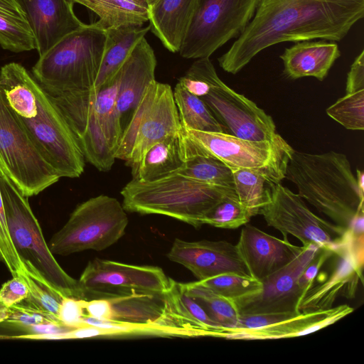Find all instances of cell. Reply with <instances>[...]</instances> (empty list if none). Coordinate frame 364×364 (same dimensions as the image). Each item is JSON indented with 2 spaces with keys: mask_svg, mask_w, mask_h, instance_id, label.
<instances>
[{
  "mask_svg": "<svg viewBox=\"0 0 364 364\" xmlns=\"http://www.w3.org/2000/svg\"><path fill=\"white\" fill-rule=\"evenodd\" d=\"M149 2V5L153 4L154 1H156V0H148Z\"/></svg>",
  "mask_w": 364,
  "mask_h": 364,
  "instance_id": "681fc988",
  "label": "cell"
},
{
  "mask_svg": "<svg viewBox=\"0 0 364 364\" xmlns=\"http://www.w3.org/2000/svg\"><path fill=\"white\" fill-rule=\"evenodd\" d=\"M183 129L193 143L232 170L252 169L272 183L284 179L287 166L294 150L279 134L270 141H254L226 133Z\"/></svg>",
  "mask_w": 364,
  "mask_h": 364,
  "instance_id": "8fae6325",
  "label": "cell"
},
{
  "mask_svg": "<svg viewBox=\"0 0 364 364\" xmlns=\"http://www.w3.org/2000/svg\"><path fill=\"white\" fill-rule=\"evenodd\" d=\"M9 316V310L1 301H0V323H4Z\"/></svg>",
  "mask_w": 364,
  "mask_h": 364,
  "instance_id": "7dc6e473",
  "label": "cell"
},
{
  "mask_svg": "<svg viewBox=\"0 0 364 364\" xmlns=\"http://www.w3.org/2000/svg\"><path fill=\"white\" fill-rule=\"evenodd\" d=\"M167 257L185 267L198 281L225 273L250 276L237 245L225 240L188 242L176 238Z\"/></svg>",
  "mask_w": 364,
  "mask_h": 364,
  "instance_id": "ac0fdd59",
  "label": "cell"
},
{
  "mask_svg": "<svg viewBox=\"0 0 364 364\" xmlns=\"http://www.w3.org/2000/svg\"><path fill=\"white\" fill-rule=\"evenodd\" d=\"M106 30L97 22L69 33L39 57L31 74L48 92L94 87L102 60Z\"/></svg>",
  "mask_w": 364,
  "mask_h": 364,
  "instance_id": "8992f818",
  "label": "cell"
},
{
  "mask_svg": "<svg viewBox=\"0 0 364 364\" xmlns=\"http://www.w3.org/2000/svg\"><path fill=\"white\" fill-rule=\"evenodd\" d=\"M173 97L183 128L202 132L225 133L200 97L186 90L177 82Z\"/></svg>",
  "mask_w": 364,
  "mask_h": 364,
  "instance_id": "1f68e13d",
  "label": "cell"
},
{
  "mask_svg": "<svg viewBox=\"0 0 364 364\" xmlns=\"http://www.w3.org/2000/svg\"><path fill=\"white\" fill-rule=\"evenodd\" d=\"M112 319L132 323L136 335L192 337L164 294H132L107 299Z\"/></svg>",
  "mask_w": 364,
  "mask_h": 364,
  "instance_id": "e0dca14e",
  "label": "cell"
},
{
  "mask_svg": "<svg viewBox=\"0 0 364 364\" xmlns=\"http://www.w3.org/2000/svg\"><path fill=\"white\" fill-rule=\"evenodd\" d=\"M327 114L347 129H364V90L346 95L326 109Z\"/></svg>",
  "mask_w": 364,
  "mask_h": 364,
  "instance_id": "8d00e7d4",
  "label": "cell"
},
{
  "mask_svg": "<svg viewBox=\"0 0 364 364\" xmlns=\"http://www.w3.org/2000/svg\"><path fill=\"white\" fill-rule=\"evenodd\" d=\"M85 311L87 316L96 319H112L111 303L107 299L85 300Z\"/></svg>",
  "mask_w": 364,
  "mask_h": 364,
  "instance_id": "bcb514c9",
  "label": "cell"
},
{
  "mask_svg": "<svg viewBox=\"0 0 364 364\" xmlns=\"http://www.w3.org/2000/svg\"><path fill=\"white\" fill-rule=\"evenodd\" d=\"M235 190L240 203L250 217L259 214L270 200L272 183L258 171L248 168L232 169Z\"/></svg>",
  "mask_w": 364,
  "mask_h": 364,
  "instance_id": "d6a6232c",
  "label": "cell"
},
{
  "mask_svg": "<svg viewBox=\"0 0 364 364\" xmlns=\"http://www.w3.org/2000/svg\"><path fill=\"white\" fill-rule=\"evenodd\" d=\"M117 92V75L100 88L47 92L65 118L85 159L101 171L112 168L123 131Z\"/></svg>",
  "mask_w": 364,
  "mask_h": 364,
  "instance_id": "277c9868",
  "label": "cell"
},
{
  "mask_svg": "<svg viewBox=\"0 0 364 364\" xmlns=\"http://www.w3.org/2000/svg\"><path fill=\"white\" fill-rule=\"evenodd\" d=\"M331 258L330 274L317 275L318 284L312 285L305 294L299 305L300 311L331 308L340 296L354 297L359 282H363V264L353 250L349 230L346 240L334 250Z\"/></svg>",
  "mask_w": 364,
  "mask_h": 364,
  "instance_id": "d6986e66",
  "label": "cell"
},
{
  "mask_svg": "<svg viewBox=\"0 0 364 364\" xmlns=\"http://www.w3.org/2000/svg\"><path fill=\"white\" fill-rule=\"evenodd\" d=\"M0 46L14 53L36 49L31 30L16 0H0Z\"/></svg>",
  "mask_w": 364,
  "mask_h": 364,
  "instance_id": "4dcf8cb0",
  "label": "cell"
},
{
  "mask_svg": "<svg viewBox=\"0 0 364 364\" xmlns=\"http://www.w3.org/2000/svg\"><path fill=\"white\" fill-rule=\"evenodd\" d=\"M0 167L27 197L59 181L0 93Z\"/></svg>",
  "mask_w": 364,
  "mask_h": 364,
  "instance_id": "7c38bea8",
  "label": "cell"
},
{
  "mask_svg": "<svg viewBox=\"0 0 364 364\" xmlns=\"http://www.w3.org/2000/svg\"><path fill=\"white\" fill-rule=\"evenodd\" d=\"M82 299H112L132 294H164L170 278L155 266H139L95 258L78 280Z\"/></svg>",
  "mask_w": 364,
  "mask_h": 364,
  "instance_id": "9a60e30c",
  "label": "cell"
},
{
  "mask_svg": "<svg viewBox=\"0 0 364 364\" xmlns=\"http://www.w3.org/2000/svg\"><path fill=\"white\" fill-rule=\"evenodd\" d=\"M259 214L268 225L284 237L294 236L303 246L316 245L335 250L348 236V230L314 214L298 193L281 183L270 184V200Z\"/></svg>",
  "mask_w": 364,
  "mask_h": 364,
  "instance_id": "5bb4252c",
  "label": "cell"
},
{
  "mask_svg": "<svg viewBox=\"0 0 364 364\" xmlns=\"http://www.w3.org/2000/svg\"><path fill=\"white\" fill-rule=\"evenodd\" d=\"M198 282L214 293L230 300L255 294L262 287L260 281L235 273L221 274Z\"/></svg>",
  "mask_w": 364,
  "mask_h": 364,
  "instance_id": "d590c367",
  "label": "cell"
},
{
  "mask_svg": "<svg viewBox=\"0 0 364 364\" xmlns=\"http://www.w3.org/2000/svg\"><path fill=\"white\" fill-rule=\"evenodd\" d=\"M0 191L9 235L21 260L29 262L64 296L82 299L78 280L63 270L50 252L28 197L1 167Z\"/></svg>",
  "mask_w": 364,
  "mask_h": 364,
  "instance_id": "52a82bcc",
  "label": "cell"
},
{
  "mask_svg": "<svg viewBox=\"0 0 364 364\" xmlns=\"http://www.w3.org/2000/svg\"><path fill=\"white\" fill-rule=\"evenodd\" d=\"M28 295V287L18 277H13L4 283L0 289V301L8 308L26 299Z\"/></svg>",
  "mask_w": 364,
  "mask_h": 364,
  "instance_id": "ee69618b",
  "label": "cell"
},
{
  "mask_svg": "<svg viewBox=\"0 0 364 364\" xmlns=\"http://www.w3.org/2000/svg\"><path fill=\"white\" fill-rule=\"evenodd\" d=\"M122 204L106 195L78 205L48 245L53 255L63 256L87 250L102 251L124 234L128 218Z\"/></svg>",
  "mask_w": 364,
  "mask_h": 364,
  "instance_id": "ba28073f",
  "label": "cell"
},
{
  "mask_svg": "<svg viewBox=\"0 0 364 364\" xmlns=\"http://www.w3.org/2000/svg\"><path fill=\"white\" fill-rule=\"evenodd\" d=\"M150 30L149 26L124 25L106 29L105 51L94 87L110 83L136 44Z\"/></svg>",
  "mask_w": 364,
  "mask_h": 364,
  "instance_id": "4316f807",
  "label": "cell"
},
{
  "mask_svg": "<svg viewBox=\"0 0 364 364\" xmlns=\"http://www.w3.org/2000/svg\"><path fill=\"white\" fill-rule=\"evenodd\" d=\"M156 58L146 38L134 47L117 74L116 104L122 117L132 112L147 87L155 80Z\"/></svg>",
  "mask_w": 364,
  "mask_h": 364,
  "instance_id": "7402d4cb",
  "label": "cell"
},
{
  "mask_svg": "<svg viewBox=\"0 0 364 364\" xmlns=\"http://www.w3.org/2000/svg\"><path fill=\"white\" fill-rule=\"evenodd\" d=\"M319 247L304 246V250L292 262L261 280L259 291L232 300L239 315L301 312L299 305L304 294L298 280Z\"/></svg>",
  "mask_w": 364,
  "mask_h": 364,
  "instance_id": "2e32d148",
  "label": "cell"
},
{
  "mask_svg": "<svg viewBox=\"0 0 364 364\" xmlns=\"http://www.w3.org/2000/svg\"><path fill=\"white\" fill-rule=\"evenodd\" d=\"M182 141L184 162L178 173L200 182L235 188L232 170L193 143L183 129Z\"/></svg>",
  "mask_w": 364,
  "mask_h": 364,
  "instance_id": "83f0119b",
  "label": "cell"
},
{
  "mask_svg": "<svg viewBox=\"0 0 364 364\" xmlns=\"http://www.w3.org/2000/svg\"><path fill=\"white\" fill-rule=\"evenodd\" d=\"M364 90V50L355 58L347 75L346 93Z\"/></svg>",
  "mask_w": 364,
  "mask_h": 364,
  "instance_id": "f6af8a7d",
  "label": "cell"
},
{
  "mask_svg": "<svg viewBox=\"0 0 364 364\" xmlns=\"http://www.w3.org/2000/svg\"><path fill=\"white\" fill-rule=\"evenodd\" d=\"M250 216L240 203L237 195L229 196L215 205L204 216L203 224L235 229L247 223Z\"/></svg>",
  "mask_w": 364,
  "mask_h": 364,
  "instance_id": "74e56055",
  "label": "cell"
},
{
  "mask_svg": "<svg viewBox=\"0 0 364 364\" xmlns=\"http://www.w3.org/2000/svg\"><path fill=\"white\" fill-rule=\"evenodd\" d=\"M196 60L210 87L209 92L200 98L226 134L254 141H270L277 136L272 117L223 82L209 58Z\"/></svg>",
  "mask_w": 364,
  "mask_h": 364,
  "instance_id": "4fadbf2b",
  "label": "cell"
},
{
  "mask_svg": "<svg viewBox=\"0 0 364 364\" xmlns=\"http://www.w3.org/2000/svg\"><path fill=\"white\" fill-rule=\"evenodd\" d=\"M299 312V313H301ZM296 314H262L252 315H240L237 329H255L272 324L279 323L290 318ZM235 329V328H234Z\"/></svg>",
  "mask_w": 364,
  "mask_h": 364,
  "instance_id": "7bdbcfd3",
  "label": "cell"
},
{
  "mask_svg": "<svg viewBox=\"0 0 364 364\" xmlns=\"http://www.w3.org/2000/svg\"><path fill=\"white\" fill-rule=\"evenodd\" d=\"M126 211L166 215L201 227L205 215L219 201L237 195L235 188L210 185L178 172L151 182L132 179L120 192Z\"/></svg>",
  "mask_w": 364,
  "mask_h": 364,
  "instance_id": "5b68a950",
  "label": "cell"
},
{
  "mask_svg": "<svg viewBox=\"0 0 364 364\" xmlns=\"http://www.w3.org/2000/svg\"><path fill=\"white\" fill-rule=\"evenodd\" d=\"M260 3L261 0H196L180 55L188 59L209 58L242 33Z\"/></svg>",
  "mask_w": 364,
  "mask_h": 364,
  "instance_id": "30bf717a",
  "label": "cell"
},
{
  "mask_svg": "<svg viewBox=\"0 0 364 364\" xmlns=\"http://www.w3.org/2000/svg\"><path fill=\"white\" fill-rule=\"evenodd\" d=\"M33 33L39 57L85 23L75 15L69 0H16Z\"/></svg>",
  "mask_w": 364,
  "mask_h": 364,
  "instance_id": "ffe728a7",
  "label": "cell"
},
{
  "mask_svg": "<svg viewBox=\"0 0 364 364\" xmlns=\"http://www.w3.org/2000/svg\"><path fill=\"white\" fill-rule=\"evenodd\" d=\"M364 16V0H270L218 58L237 74L263 50L282 42L340 41Z\"/></svg>",
  "mask_w": 364,
  "mask_h": 364,
  "instance_id": "6da1fadb",
  "label": "cell"
},
{
  "mask_svg": "<svg viewBox=\"0 0 364 364\" xmlns=\"http://www.w3.org/2000/svg\"><path fill=\"white\" fill-rule=\"evenodd\" d=\"M181 132L150 146L132 167V179L151 182L178 172L184 162Z\"/></svg>",
  "mask_w": 364,
  "mask_h": 364,
  "instance_id": "484cf974",
  "label": "cell"
},
{
  "mask_svg": "<svg viewBox=\"0 0 364 364\" xmlns=\"http://www.w3.org/2000/svg\"><path fill=\"white\" fill-rule=\"evenodd\" d=\"M182 130L170 85L153 81L123 129L115 158L132 167L154 144Z\"/></svg>",
  "mask_w": 364,
  "mask_h": 364,
  "instance_id": "9c48e42d",
  "label": "cell"
},
{
  "mask_svg": "<svg viewBox=\"0 0 364 364\" xmlns=\"http://www.w3.org/2000/svg\"><path fill=\"white\" fill-rule=\"evenodd\" d=\"M353 309L346 304L326 309L303 311L285 321L255 329L226 330L223 337L229 339H277L305 336L340 320Z\"/></svg>",
  "mask_w": 364,
  "mask_h": 364,
  "instance_id": "603a6c76",
  "label": "cell"
},
{
  "mask_svg": "<svg viewBox=\"0 0 364 364\" xmlns=\"http://www.w3.org/2000/svg\"><path fill=\"white\" fill-rule=\"evenodd\" d=\"M284 178L296 186L303 200L347 230L357 215L364 210V191L359 188L344 154L294 150Z\"/></svg>",
  "mask_w": 364,
  "mask_h": 364,
  "instance_id": "3957f363",
  "label": "cell"
},
{
  "mask_svg": "<svg viewBox=\"0 0 364 364\" xmlns=\"http://www.w3.org/2000/svg\"><path fill=\"white\" fill-rule=\"evenodd\" d=\"M0 263L4 264L12 277H18L23 266L11 241L6 223L0 191Z\"/></svg>",
  "mask_w": 364,
  "mask_h": 364,
  "instance_id": "ab89813d",
  "label": "cell"
},
{
  "mask_svg": "<svg viewBox=\"0 0 364 364\" xmlns=\"http://www.w3.org/2000/svg\"><path fill=\"white\" fill-rule=\"evenodd\" d=\"M9 318L4 322L23 331L43 323H62L58 317L38 309L26 299L9 307Z\"/></svg>",
  "mask_w": 364,
  "mask_h": 364,
  "instance_id": "f35d334b",
  "label": "cell"
},
{
  "mask_svg": "<svg viewBox=\"0 0 364 364\" xmlns=\"http://www.w3.org/2000/svg\"><path fill=\"white\" fill-rule=\"evenodd\" d=\"M341 52L336 43L321 41L296 42L279 56L284 74L291 80L314 77L324 80Z\"/></svg>",
  "mask_w": 364,
  "mask_h": 364,
  "instance_id": "cb8c5ba5",
  "label": "cell"
},
{
  "mask_svg": "<svg viewBox=\"0 0 364 364\" xmlns=\"http://www.w3.org/2000/svg\"><path fill=\"white\" fill-rule=\"evenodd\" d=\"M188 294L219 326L230 330L237 327L239 314L233 301L203 286L198 281L184 283Z\"/></svg>",
  "mask_w": 364,
  "mask_h": 364,
  "instance_id": "836d02e7",
  "label": "cell"
},
{
  "mask_svg": "<svg viewBox=\"0 0 364 364\" xmlns=\"http://www.w3.org/2000/svg\"><path fill=\"white\" fill-rule=\"evenodd\" d=\"M85 299L64 296L62 299L58 317L65 326L75 328L82 326V320L86 315Z\"/></svg>",
  "mask_w": 364,
  "mask_h": 364,
  "instance_id": "b9f144b4",
  "label": "cell"
},
{
  "mask_svg": "<svg viewBox=\"0 0 364 364\" xmlns=\"http://www.w3.org/2000/svg\"><path fill=\"white\" fill-rule=\"evenodd\" d=\"M333 252L334 249L331 247L320 246L314 257L306 266L298 280L299 287L302 291L304 296L314 284L321 268L333 255Z\"/></svg>",
  "mask_w": 364,
  "mask_h": 364,
  "instance_id": "60d3db41",
  "label": "cell"
},
{
  "mask_svg": "<svg viewBox=\"0 0 364 364\" xmlns=\"http://www.w3.org/2000/svg\"><path fill=\"white\" fill-rule=\"evenodd\" d=\"M196 3V0H156L149 6L150 30L169 51H179Z\"/></svg>",
  "mask_w": 364,
  "mask_h": 364,
  "instance_id": "d4e9b609",
  "label": "cell"
},
{
  "mask_svg": "<svg viewBox=\"0 0 364 364\" xmlns=\"http://www.w3.org/2000/svg\"><path fill=\"white\" fill-rule=\"evenodd\" d=\"M356 172H357L356 178H357L358 186L362 191H364V182H363L364 173L362 171L358 170V169L356 170Z\"/></svg>",
  "mask_w": 364,
  "mask_h": 364,
  "instance_id": "c3c4849f",
  "label": "cell"
},
{
  "mask_svg": "<svg viewBox=\"0 0 364 364\" xmlns=\"http://www.w3.org/2000/svg\"><path fill=\"white\" fill-rule=\"evenodd\" d=\"M0 93L8 107L60 178H78L85 158L50 95L18 63L0 69Z\"/></svg>",
  "mask_w": 364,
  "mask_h": 364,
  "instance_id": "7a4b0ae2",
  "label": "cell"
},
{
  "mask_svg": "<svg viewBox=\"0 0 364 364\" xmlns=\"http://www.w3.org/2000/svg\"><path fill=\"white\" fill-rule=\"evenodd\" d=\"M165 295L177 316L194 337H223L226 329L219 326L208 316L200 304L188 294L184 283L170 278V285Z\"/></svg>",
  "mask_w": 364,
  "mask_h": 364,
  "instance_id": "f1b7e54d",
  "label": "cell"
},
{
  "mask_svg": "<svg viewBox=\"0 0 364 364\" xmlns=\"http://www.w3.org/2000/svg\"><path fill=\"white\" fill-rule=\"evenodd\" d=\"M96 14V21L105 30L124 25H139L148 21V0H69Z\"/></svg>",
  "mask_w": 364,
  "mask_h": 364,
  "instance_id": "f546056e",
  "label": "cell"
},
{
  "mask_svg": "<svg viewBox=\"0 0 364 364\" xmlns=\"http://www.w3.org/2000/svg\"><path fill=\"white\" fill-rule=\"evenodd\" d=\"M252 277L261 281L292 262L304 249L252 225L242 229L236 245Z\"/></svg>",
  "mask_w": 364,
  "mask_h": 364,
  "instance_id": "44dd1931",
  "label": "cell"
},
{
  "mask_svg": "<svg viewBox=\"0 0 364 364\" xmlns=\"http://www.w3.org/2000/svg\"><path fill=\"white\" fill-rule=\"evenodd\" d=\"M23 266L18 275L28 289L26 299L38 309L58 317L64 296L52 286L28 261L22 260Z\"/></svg>",
  "mask_w": 364,
  "mask_h": 364,
  "instance_id": "e575fe53",
  "label": "cell"
}]
</instances>
